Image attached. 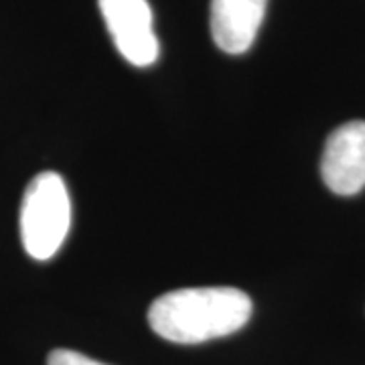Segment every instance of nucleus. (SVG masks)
Listing matches in <instances>:
<instances>
[{
    "mask_svg": "<svg viewBox=\"0 0 365 365\" xmlns=\"http://www.w3.org/2000/svg\"><path fill=\"white\" fill-rule=\"evenodd\" d=\"M252 317V299L232 287L179 288L158 297L148 309V325L158 337L197 345L227 337Z\"/></svg>",
    "mask_w": 365,
    "mask_h": 365,
    "instance_id": "obj_1",
    "label": "nucleus"
},
{
    "mask_svg": "<svg viewBox=\"0 0 365 365\" xmlns=\"http://www.w3.org/2000/svg\"><path fill=\"white\" fill-rule=\"evenodd\" d=\"M71 227V199L61 175L45 170L26 187L21 203V240L35 260L53 258Z\"/></svg>",
    "mask_w": 365,
    "mask_h": 365,
    "instance_id": "obj_2",
    "label": "nucleus"
},
{
    "mask_svg": "<svg viewBox=\"0 0 365 365\" xmlns=\"http://www.w3.org/2000/svg\"><path fill=\"white\" fill-rule=\"evenodd\" d=\"M106 26L118 53L136 67L158 59V39L153 29V11L146 0H98Z\"/></svg>",
    "mask_w": 365,
    "mask_h": 365,
    "instance_id": "obj_3",
    "label": "nucleus"
},
{
    "mask_svg": "<svg viewBox=\"0 0 365 365\" xmlns=\"http://www.w3.org/2000/svg\"><path fill=\"white\" fill-rule=\"evenodd\" d=\"M321 177L337 195H355L365 187V122L353 120L327 138Z\"/></svg>",
    "mask_w": 365,
    "mask_h": 365,
    "instance_id": "obj_4",
    "label": "nucleus"
},
{
    "mask_svg": "<svg viewBox=\"0 0 365 365\" xmlns=\"http://www.w3.org/2000/svg\"><path fill=\"white\" fill-rule=\"evenodd\" d=\"M268 0H211V37L222 51L242 55L258 37Z\"/></svg>",
    "mask_w": 365,
    "mask_h": 365,
    "instance_id": "obj_5",
    "label": "nucleus"
},
{
    "mask_svg": "<svg viewBox=\"0 0 365 365\" xmlns=\"http://www.w3.org/2000/svg\"><path fill=\"white\" fill-rule=\"evenodd\" d=\"M47 365H108L102 361H96L88 355L78 351H71V349H55L49 353L47 357Z\"/></svg>",
    "mask_w": 365,
    "mask_h": 365,
    "instance_id": "obj_6",
    "label": "nucleus"
}]
</instances>
